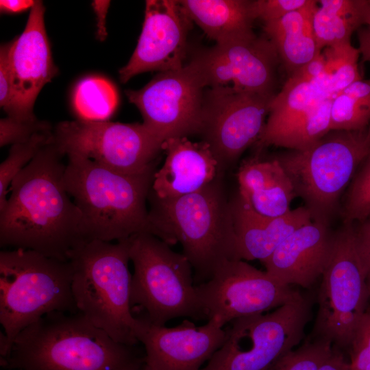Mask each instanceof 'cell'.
<instances>
[{"instance_id":"cell-44","label":"cell","mask_w":370,"mask_h":370,"mask_svg":"<svg viewBox=\"0 0 370 370\" xmlns=\"http://www.w3.org/2000/svg\"><path fill=\"white\" fill-rule=\"evenodd\" d=\"M367 288H368V292H369V302L368 307L370 308V272L367 275Z\"/></svg>"},{"instance_id":"cell-2","label":"cell","mask_w":370,"mask_h":370,"mask_svg":"<svg viewBox=\"0 0 370 370\" xmlns=\"http://www.w3.org/2000/svg\"><path fill=\"white\" fill-rule=\"evenodd\" d=\"M0 363L20 370H138L145 352L116 341L80 312L56 311L23 330Z\"/></svg>"},{"instance_id":"cell-8","label":"cell","mask_w":370,"mask_h":370,"mask_svg":"<svg viewBox=\"0 0 370 370\" xmlns=\"http://www.w3.org/2000/svg\"><path fill=\"white\" fill-rule=\"evenodd\" d=\"M130 258L134 265L131 306L143 312L152 324L164 325L174 319H205L193 277L183 254L156 236L140 232L130 237Z\"/></svg>"},{"instance_id":"cell-32","label":"cell","mask_w":370,"mask_h":370,"mask_svg":"<svg viewBox=\"0 0 370 370\" xmlns=\"http://www.w3.org/2000/svg\"><path fill=\"white\" fill-rule=\"evenodd\" d=\"M346 190L341 210L343 223L355 224L367 219L370 216V153Z\"/></svg>"},{"instance_id":"cell-11","label":"cell","mask_w":370,"mask_h":370,"mask_svg":"<svg viewBox=\"0 0 370 370\" xmlns=\"http://www.w3.org/2000/svg\"><path fill=\"white\" fill-rule=\"evenodd\" d=\"M53 143L64 156H77L125 174L155 167L164 142L143 123L66 121L53 130Z\"/></svg>"},{"instance_id":"cell-30","label":"cell","mask_w":370,"mask_h":370,"mask_svg":"<svg viewBox=\"0 0 370 370\" xmlns=\"http://www.w3.org/2000/svg\"><path fill=\"white\" fill-rule=\"evenodd\" d=\"M332 99L325 97L319 101L273 146L303 151L314 145L330 131Z\"/></svg>"},{"instance_id":"cell-23","label":"cell","mask_w":370,"mask_h":370,"mask_svg":"<svg viewBox=\"0 0 370 370\" xmlns=\"http://www.w3.org/2000/svg\"><path fill=\"white\" fill-rule=\"evenodd\" d=\"M180 3L190 21L216 44L255 34L253 1L182 0Z\"/></svg>"},{"instance_id":"cell-24","label":"cell","mask_w":370,"mask_h":370,"mask_svg":"<svg viewBox=\"0 0 370 370\" xmlns=\"http://www.w3.org/2000/svg\"><path fill=\"white\" fill-rule=\"evenodd\" d=\"M318 1L282 18L264 23V35L276 49L288 77L321 52L315 40L312 18Z\"/></svg>"},{"instance_id":"cell-41","label":"cell","mask_w":370,"mask_h":370,"mask_svg":"<svg viewBox=\"0 0 370 370\" xmlns=\"http://www.w3.org/2000/svg\"><path fill=\"white\" fill-rule=\"evenodd\" d=\"M318 370H352V367L341 350L334 346L331 354Z\"/></svg>"},{"instance_id":"cell-6","label":"cell","mask_w":370,"mask_h":370,"mask_svg":"<svg viewBox=\"0 0 370 370\" xmlns=\"http://www.w3.org/2000/svg\"><path fill=\"white\" fill-rule=\"evenodd\" d=\"M72 267L37 251L0 252V360L25 328L52 312H79L72 292Z\"/></svg>"},{"instance_id":"cell-14","label":"cell","mask_w":370,"mask_h":370,"mask_svg":"<svg viewBox=\"0 0 370 370\" xmlns=\"http://www.w3.org/2000/svg\"><path fill=\"white\" fill-rule=\"evenodd\" d=\"M279 62L270 40L254 34L202 50L190 62L210 90L275 95Z\"/></svg>"},{"instance_id":"cell-28","label":"cell","mask_w":370,"mask_h":370,"mask_svg":"<svg viewBox=\"0 0 370 370\" xmlns=\"http://www.w3.org/2000/svg\"><path fill=\"white\" fill-rule=\"evenodd\" d=\"M325 65L317 83L330 97H334L352 84L362 79L358 70L360 57L351 41L335 44L322 50Z\"/></svg>"},{"instance_id":"cell-18","label":"cell","mask_w":370,"mask_h":370,"mask_svg":"<svg viewBox=\"0 0 370 370\" xmlns=\"http://www.w3.org/2000/svg\"><path fill=\"white\" fill-rule=\"evenodd\" d=\"M45 8L36 1L30 9L25 27L9 42V63L13 79L14 112L20 120H35L33 107L43 86L57 75L46 33Z\"/></svg>"},{"instance_id":"cell-26","label":"cell","mask_w":370,"mask_h":370,"mask_svg":"<svg viewBox=\"0 0 370 370\" xmlns=\"http://www.w3.org/2000/svg\"><path fill=\"white\" fill-rule=\"evenodd\" d=\"M367 0L318 1L313 31L318 49L351 41L352 34L363 25Z\"/></svg>"},{"instance_id":"cell-34","label":"cell","mask_w":370,"mask_h":370,"mask_svg":"<svg viewBox=\"0 0 370 370\" xmlns=\"http://www.w3.org/2000/svg\"><path fill=\"white\" fill-rule=\"evenodd\" d=\"M52 130L49 123L37 119L24 121L7 116L0 120V145L25 143L37 133Z\"/></svg>"},{"instance_id":"cell-15","label":"cell","mask_w":370,"mask_h":370,"mask_svg":"<svg viewBox=\"0 0 370 370\" xmlns=\"http://www.w3.org/2000/svg\"><path fill=\"white\" fill-rule=\"evenodd\" d=\"M275 95L210 90L206 92L201 134L217 160L221 173L256 144Z\"/></svg>"},{"instance_id":"cell-46","label":"cell","mask_w":370,"mask_h":370,"mask_svg":"<svg viewBox=\"0 0 370 370\" xmlns=\"http://www.w3.org/2000/svg\"><path fill=\"white\" fill-rule=\"evenodd\" d=\"M364 370H370V363L365 367Z\"/></svg>"},{"instance_id":"cell-36","label":"cell","mask_w":370,"mask_h":370,"mask_svg":"<svg viewBox=\"0 0 370 370\" xmlns=\"http://www.w3.org/2000/svg\"><path fill=\"white\" fill-rule=\"evenodd\" d=\"M310 0H255V16L264 23L279 20L288 13L302 8Z\"/></svg>"},{"instance_id":"cell-12","label":"cell","mask_w":370,"mask_h":370,"mask_svg":"<svg viewBox=\"0 0 370 370\" xmlns=\"http://www.w3.org/2000/svg\"><path fill=\"white\" fill-rule=\"evenodd\" d=\"M196 291L206 319L217 318L223 326L277 308L302 295L243 260L224 262L208 281L196 285Z\"/></svg>"},{"instance_id":"cell-38","label":"cell","mask_w":370,"mask_h":370,"mask_svg":"<svg viewBox=\"0 0 370 370\" xmlns=\"http://www.w3.org/2000/svg\"><path fill=\"white\" fill-rule=\"evenodd\" d=\"M325 65V58L321 51L289 77L305 82H316L323 75Z\"/></svg>"},{"instance_id":"cell-3","label":"cell","mask_w":370,"mask_h":370,"mask_svg":"<svg viewBox=\"0 0 370 370\" xmlns=\"http://www.w3.org/2000/svg\"><path fill=\"white\" fill-rule=\"evenodd\" d=\"M145 230L169 245L180 243L198 285L227 260H239L230 201L219 175L199 191L171 199L148 196Z\"/></svg>"},{"instance_id":"cell-9","label":"cell","mask_w":370,"mask_h":370,"mask_svg":"<svg viewBox=\"0 0 370 370\" xmlns=\"http://www.w3.org/2000/svg\"><path fill=\"white\" fill-rule=\"evenodd\" d=\"M367 275L358 248L355 224L343 223L333 233L310 336L328 341L341 350L349 349L369 302Z\"/></svg>"},{"instance_id":"cell-43","label":"cell","mask_w":370,"mask_h":370,"mask_svg":"<svg viewBox=\"0 0 370 370\" xmlns=\"http://www.w3.org/2000/svg\"><path fill=\"white\" fill-rule=\"evenodd\" d=\"M110 1H95L92 3L94 10L97 14L99 21L98 22V36L102 40L106 36L105 28V19L110 4Z\"/></svg>"},{"instance_id":"cell-1","label":"cell","mask_w":370,"mask_h":370,"mask_svg":"<svg viewBox=\"0 0 370 370\" xmlns=\"http://www.w3.org/2000/svg\"><path fill=\"white\" fill-rule=\"evenodd\" d=\"M51 141L12 180L0 210V245L67 261L83 241L81 214L64 184L66 168Z\"/></svg>"},{"instance_id":"cell-10","label":"cell","mask_w":370,"mask_h":370,"mask_svg":"<svg viewBox=\"0 0 370 370\" xmlns=\"http://www.w3.org/2000/svg\"><path fill=\"white\" fill-rule=\"evenodd\" d=\"M311 309L310 298L301 295L271 312L230 321L222 345L201 370H267L299 344Z\"/></svg>"},{"instance_id":"cell-40","label":"cell","mask_w":370,"mask_h":370,"mask_svg":"<svg viewBox=\"0 0 370 370\" xmlns=\"http://www.w3.org/2000/svg\"><path fill=\"white\" fill-rule=\"evenodd\" d=\"M363 25L364 27L358 29V49L362 62L370 63V0L366 1Z\"/></svg>"},{"instance_id":"cell-25","label":"cell","mask_w":370,"mask_h":370,"mask_svg":"<svg viewBox=\"0 0 370 370\" xmlns=\"http://www.w3.org/2000/svg\"><path fill=\"white\" fill-rule=\"evenodd\" d=\"M325 97H332L328 96L317 83L288 77L271 102L267 120L256 143L258 151L273 145L279 137Z\"/></svg>"},{"instance_id":"cell-42","label":"cell","mask_w":370,"mask_h":370,"mask_svg":"<svg viewBox=\"0 0 370 370\" xmlns=\"http://www.w3.org/2000/svg\"><path fill=\"white\" fill-rule=\"evenodd\" d=\"M36 1L32 0H1V12L7 14H17L32 8Z\"/></svg>"},{"instance_id":"cell-33","label":"cell","mask_w":370,"mask_h":370,"mask_svg":"<svg viewBox=\"0 0 370 370\" xmlns=\"http://www.w3.org/2000/svg\"><path fill=\"white\" fill-rule=\"evenodd\" d=\"M333 347L328 341L309 336L301 346L288 352L267 370H318Z\"/></svg>"},{"instance_id":"cell-22","label":"cell","mask_w":370,"mask_h":370,"mask_svg":"<svg viewBox=\"0 0 370 370\" xmlns=\"http://www.w3.org/2000/svg\"><path fill=\"white\" fill-rule=\"evenodd\" d=\"M238 195L256 212L267 217L288 213L297 197L288 174L275 157L245 160L236 174Z\"/></svg>"},{"instance_id":"cell-39","label":"cell","mask_w":370,"mask_h":370,"mask_svg":"<svg viewBox=\"0 0 370 370\" xmlns=\"http://www.w3.org/2000/svg\"><path fill=\"white\" fill-rule=\"evenodd\" d=\"M355 234L360 257L369 273L370 272V219L355 225Z\"/></svg>"},{"instance_id":"cell-37","label":"cell","mask_w":370,"mask_h":370,"mask_svg":"<svg viewBox=\"0 0 370 370\" xmlns=\"http://www.w3.org/2000/svg\"><path fill=\"white\" fill-rule=\"evenodd\" d=\"M10 43L1 46L0 49V106L12 116L14 112V92L13 79L9 63Z\"/></svg>"},{"instance_id":"cell-16","label":"cell","mask_w":370,"mask_h":370,"mask_svg":"<svg viewBox=\"0 0 370 370\" xmlns=\"http://www.w3.org/2000/svg\"><path fill=\"white\" fill-rule=\"evenodd\" d=\"M191 23L180 1H146L142 31L131 58L119 71L121 82L145 72L184 66Z\"/></svg>"},{"instance_id":"cell-17","label":"cell","mask_w":370,"mask_h":370,"mask_svg":"<svg viewBox=\"0 0 370 370\" xmlns=\"http://www.w3.org/2000/svg\"><path fill=\"white\" fill-rule=\"evenodd\" d=\"M136 317V336L143 345L145 364L151 370H201L224 341V326L217 318L201 326L184 319L168 328Z\"/></svg>"},{"instance_id":"cell-27","label":"cell","mask_w":370,"mask_h":370,"mask_svg":"<svg viewBox=\"0 0 370 370\" xmlns=\"http://www.w3.org/2000/svg\"><path fill=\"white\" fill-rule=\"evenodd\" d=\"M369 124L370 79H362L334 97L330 130H355Z\"/></svg>"},{"instance_id":"cell-4","label":"cell","mask_w":370,"mask_h":370,"mask_svg":"<svg viewBox=\"0 0 370 370\" xmlns=\"http://www.w3.org/2000/svg\"><path fill=\"white\" fill-rule=\"evenodd\" d=\"M155 172L125 174L69 156L63 180L81 214L82 239L119 241L144 232Z\"/></svg>"},{"instance_id":"cell-5","label":"cell","mask_w":370,"mask_h":370,"mask_svg":"<svg viewBox=\"0 0 370 370\" xmlns=\"http://www.w3.org/2000/svg\"><path fill=\"white\" fill-rule=\"evenodd\" d=\"M129 251L130 238L115 243L83 241L71 251L68 260L78 311L116 341L136 345L138 319L131 306Z\"/></svg>"},{"instance_id":"cell-19","label":"cell","mask_w":370,"mask_h":370,"mask_svg":"<svg viewBox=\"0 0 370 370\" xmlns=\"http://www.w3.org/2000/svg\"><path fill=\"white\" fill-rule=\"evenodd\" d=\"M333 233L329 224L312 220L293 231L262 263L281 283L309 288L324 271Z\"/></svg>"},{"instance_id":"cell-29","label":"cell","mask_w":370,"mask_h":370,"mask_svg":"<svg viewBox=\"0 0 370 370\" xmlns=\"http://www.w3.org/2000/svg\"><path fill=\"white\" fill-rule=\"evenodd\" d=\"M73 103L79 119L106 121L115 111L119 97L110 81L100 77H89L75 86Z\"/></svg>"},{"instance_id":"cell-13","label":"cell","mask_w":370,"mask_h":370,"mask_svg":"<svg viewBox=\"0 0 370 370\" xmlns=\"http://www.w3.org/2000/svg\"><path fill=\"white\" fill-rule=\"evenodd\" d=\"M205 88L189 62L179 69L160 72L140 90H127L125 94L141 112L143 123L164 143L201 133Z\"/></svg>"},{"instance_id":"cell-31","label":"cell","mask_w":370,"mask_h":370,"mask_svg":"<svg viewBox=\"0 0 370 370\" xmlns=\"http://www.w3.org/2000/svg\"><path fill=\"white\" fill-rule=\"evenodd\" d=\"M53 130L37 133L29 140L11 146L8 157L0 164V210L7 202L6 196L12 180L51 141Z\"/></svg>"},{"instance_id":"cell-21","label":"cell","mask_w":370,"mask_h":370,"mask_svg":"<svg viewBox=\"0 0 370 370\" xmlns=\"http://www.w3.org/2000/svg\"><path fill=\"white\" fill-rule=\"evenodd\" d=\"M230 204L239 260L264 262L293 231L312 221L305 206L273 218L256 212L238 194Z\"/></svg>"},{"instance_id":"cell-7","label":"cell","mask_w":370,"mask_h":370,"mask_svg":"<svg viewBox=\"0 0 370 370\" xmlns=\"http://www.w3.org/2000/svg\"><path fill=\"white\" fill-rule=\"evenodd\" d=\"M370 153V124L355 130H330L303 151L276 156L312 221L329 224L341 196Z\"/></svg>"},{"instance_id":"cell-35","label":"cell","mask_w":370,"mask_h":370,"mask_svg":"<svg viewBox=\"0 0 370 370\" xmlns=\"http://www.w3.org/2000/svg\"><path fill=\"white\" fill-rule=\"evenodd\" d=\"M352 370H364L370 363V308L367 307L349 347Z\"/></svg>"},{"instance_id":"cell-20","label":"cell","mask_w":370,"mask_h":370,"mask_svg":"<svg viewBox=\"0 0 370 370\" xmlns=\"http://www.w3.org/2000/svg\"><path fill=\"white\" fill-rule=\"evenodd\" d=\"M166 158L156 171L151 192L160 199L181 197L200 190L221 173L217 160L205 141L172 138L163 145Z\"/></svg>"},{"instance_id":"cell-45","label":"cell","mask_w":370,"mask_h":370,"mask_svg":"<svg viewBox=\"0 0 370 370\" xmlns=\"http://www.w3.org/2000/svg\"><path fill=\"white\" fill-rule=\"evenodd\" d=\"M138 370H151V369L149 367V366L145 364L143 367H141Z\"/></svg>"}]
</instances>
